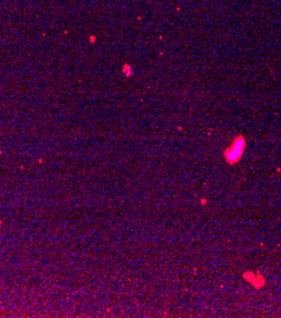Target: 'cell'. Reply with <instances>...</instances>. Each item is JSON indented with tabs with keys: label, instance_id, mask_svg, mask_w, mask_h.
Wrapping results in <instances>:
<instances>
[{
	"label": "cell",
	"instance_id": "1",
	"mask_svg": "<svg viewBox=\"0 0 281 318\" xmlns=\"http://www.w3.org/2000/svg\"><path fill=\"white\" fill-rule=\"evenodd\" d=\"M244 146H246V142H244L243 136H238V137L234 139V142L232 143V146L225 151V155H224L225 160H227L231 165L236 164L237 161L241 159L242 154H243Z\"/></svg>",
	"mask_w": 281,
	"mask_h": 318
}]
</instances>
